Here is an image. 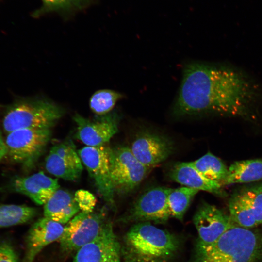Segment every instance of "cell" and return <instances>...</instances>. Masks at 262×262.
<instances>
[{
    "label": "cell",
    "instance_id": "d4e9b609",
    "mask_svg": "<svg viewBox=\"0 0 262 262\" xmlns=\"http://www.w3.org/2000/svg\"><path fill=\"white\" fill-rule=\"evenodd\" d=\"M74 196L81 212L91 213L94 211L97 200L91 192L80 189L75 193Z\"/></svg>",
    "mask_w": 262,
    "mask_h": 262
},
{
    "label": "cell",
    "instance_id": "e0dca14e",
    "mask_svg": "<svg viewBox=\"0 0 262 262\" xmlns=\"http://www.w3.org/2000/svg\"><path fill=\"white\" fill-rule=\"evenodd\" d=\"M57 179L48 177L43 172L25 177H16L11 182L14 192L28 196L38 205H44L59 189Z\"/></svg>",
    "mask_w": 262,
    "mask_h": 262
},
{
    "label": "cell",
    "instance_id": "5b68a950",
    "mask_svg": "<svg viewBox=\"0 0 262 262\" xmlns=\"http://www.w3.org/2000/svg\"><path fill=\"white\" fill-rule=\"evenodd\" d=\"M111 178L115 193L132 192L149 173L151 167L139 161L127 147H109Z\"/></svg>",
    "mask_w": 262,
    "mask_h": 262
},
{
    "label": "cell",
    "instance_id": "9c48e42d",
    "mask_svg": "<svg viewBox=\"0 0 262 262\" xmlns=\"http://www.w3.org/2000/svg\"><path fill=\"white\" fill-rule=\"evenodd\" d=\"M109 150V147L104 145L86 146L78 153L98 191L107 204L115 210V193L111 178Z\"/></svg>",
    "mask_w": 262,
    "mask_h": 262
},
{
    "label": "cell",
    "instance_id": "ffe728a7",
    "mask_svg": "<svg viewBox=\"0 0 262 262\" xmlns=\"http://www.w3.org/2000/svg\"><path fill=\"white\" fill-rule=\"evenodd\" d=\"M262 180V158L236 161L228 168L222 185L248 183Z\"/></svg>",
    "mask_w": 262,
    "mask_h": 262
},
{
    "label": "cell",
    "instance_id": "d6986e66",
    "mask_svg": "<svg viewBox=\"0 0 262 262\" xmlns=\"http://www.w3.org/2000/svg\"><path fill=\"white\" fill-rule=\"evenodd\" d=\"M74 195L58 189L44 204V217L62 224L67 223L79 211Z\"/></svg>",
    "mask_w": 262,
    "mask_h": 262
},
{
    "label": "cell",
    "instance_id": "8992f818",
    "mask_svg": "<svg viewBox=\"0 0 262 262\" xmlns=\"http://www.w3.org/2000/svg\"><path fill=\"white\" fill-rule=\"evenodd\" d=\"M109 220L104 209L78 213L64 227L58 241L61 250L66 253L77 251L96 238Z\"/></svg>",
    "mask_w": 262,
    "mask_h": 262
},
{
    "label": "cell",
    "instance_id": "9a60e30c",
    "mask_svg": "<svg viewBox=\"0 0 262 262\" xmlns=\"http://www.w3.org/2000/svg\"><path fill=\"white\" fill-rule=\"evenodd\" d=\"M130 148L139 161L151 167L166 160L172 154L174 145L167 137L145 131L138 135Z\"/></svg>",
    "mask_w": 262,
    "mask_h": 262
},
{
    "label": "cell",
    "instance_id": "ac0fdd59",
    "mask_svg": "<svg viewBox=\"0 0 262 262\" xmlns=\"http://www.w3.org/2000/svg\"><path fill=\"white\" fill-rule=\"evenodd\" d=\"M171 179L186 187L222 194L221 184L208 179L201 174L191 162H179L174 164L169 173Z\"/></svg>",
    "mask_w": 262,
    "mask_h": 262
},
{
    "label": "cell",
    "instance_id": "4fadbf2b",
    "mask_svg": "<svg viewBox=\"0 0 262 262\" xmlns=\"http://www.w3.org/2000/svg\"><path fill=\"white\" fill-rule=\"evenodd\" d=\"M118 114L113 112L90 120L76 114L73 119L77 124L76 137L87 146L105 145L118 130Z\"/></svg>",
    "mask_w": 262,
    "mask_h": 262
},
{
    "label": "cell",
    "instance_id": "7a4b0ae2",
    "mask_svg": "<svg viewBox=\"0 0 262 262\" xmlns=\"http://www.w3.org/2000/svg\"><path fill=\"white\" fill-rule=\"evenodd\" d=\"M179 247L172 233L149 222H138L124 236L121 258L124 262H169Z\"/></svg>",
    "mask_w": 262,
    "mask_h": 262
},
{
    "label": "cell",
    "instance_id": "83f0119b",
    "mask_svg": "<svg viewBox=\"0 0 262 262\" xmlns=\"http://www.w3.org/2000/svg\"><path fill=\"white\" fill-rule=\"evenodd\" d=\"M7 154V150L5 141L0 132V162Z\"/></svg>",
    "mask_w": 262,
    "mask_h": 262
},
{
    "label": "cell",
    "instance_id": "30bf717a",
    "mask_svg": "<svg viewBox=\"0 0 262 262\" xmlns=\"http://www.w3.org/2000/svg\"><path fill=\"white\" fill-rule=\"evenodd\" d=\"M229 217L236 225L246 229L262 224V184L234 193L229 201Z\"/></svg>",
    "mask_w": 262,
    "mask_h": 262
},
{
    "label": "cell",
    "instance_id": "8fae6325",
    "mask_svg": "<svg viewBox=\"0 0 262 262\" xmlns=\"http://www.w3.org/2000/svg\"><path fill=\"white\" fill-rule=\"evenodd\" d=\"M193 221L198 233L197 253L213 243L235 224L221 210L205 202L197 209Z\"/></svg>",
    "mask_w": 262,
    "mask_h": 262
},
{
    "label": "cell",
    "instance_id": "ba28073f",
    "mask_svg": "<svg viewBox=\"0 0 262 262\" xmlns=\"http://www.w3.org/2000/svg\"><path fill=\"white\" fill-rule=\"evenodd\" d=\"M172 190L165 187L149 189L135 201L131 209L118 221L123 223H165L171 216L167 197Z\"/></svg>",
    "mask_w": 262,
    "mask_h": 262
},
{
    "label": "cell",
    "instance_id": "3957f363",
    "mask_svg": "<svg viewBox=\"0 0 262 262\" xmlns=\"http://www.w3.org/2000/svg\"><path fill=\"white\" fill-rule=\"evenodd\" d=\"M197 256L198 262H261L262 235L235 224Z\"/></svg>",
    "mask_w": 262,
    "mask_h": 262
},
{
    "label": "cell",
    "instance_id": "603a6c76",
    "mask_svg": "<svg viewBox=\"0 0 262 262\" xmlns=\"http://www.w3.org/2000/svg\"><path fill=\"white\" fill-rule=\"evenodd\" d=\"M198 191L186 186L172 189L167 197L171 216L182 221L192 200Z\"/></svg>",
    "mask_w": 262,
    "mask_h": 262
},
{
    "label": "cell",
    "instance_id": "6da1fadb",
    "mask_svg": "<svg viewBox=\"0 0 262 262\" xmlns=\"http://www.w3.org/2000/svg\"><path fill=\"white\" fill-rule=\"evenodd\" d=\"M254 96L251 84L241 74L222 67L186 65L173 113L177 116L208 114L245 115Z\"/></svg>",
    "mask_w": 262,
    "mask_h": 262
},
{
    "label": "cell",
    "instance_id": "484cf974",
    "mask_svg": "<svg viewBox=\"0 0 262 262\" xmlns=\"http://www.w3.org/2000/svg\"><path fill=\"white\" fill-rule=\"evenodd\" d=\"M89 0H42L47 10H60L80 6Z\"/></svg>",
    "mask_w": 262,
    "mask_h": 262
},
{
    "label": "cell",
    "instance_id": "7402d4cb",
    "mask_svg": "<svg viewBox=\"0 0 262 262\" xmlns=\"http://www.w3.org/2000/svg\"><path fill=\"white\" fill-rule=\"evenodd\" d=\"M191 163L204 177L221 184L228 173V168L223 162L210 152Z\"/></svg>",
    "mask_w": 262,
    "mask_h": 262
},
{
    "label": "cell",
    "instance_id": "2e32d148",
    "mask_svg": "<svg viewBox=\"0 0 262 262\" xmlns=\"http://www.w3.org/2000/svg\"><path fill=\"white\" fill-rule=\"evenodd\" d=\"M64 227L63 224L44 216L37 220L27 234L26 252L22 262H33L45 247L59 241L64 232Z\"/></svg>",
    "mask_w": 262,
    "mask_h": 262
},
{
    "label": "cell",
    "instance_id": "7c38bea8",
    "mask_svg": "<svg viewBox=\"0 0 262 262\" xmlns=\"http://www.w3.org/2000/svg\"><path fill=\"white\" fill-rule=\"evenodd\" d=\"M121 243L110 220L98 237L79 249L73 262H121Z\"/></svg>",
    "mask_w": 262,
    "mask_h": 262
},
{
    "label": "cell",
    "instance_id": "52a82bcc",
    "mask_svg": "<svg viewBox=\"0 0 262 262\" xmlns=\"http://www.w3.org/2000/svg\"><path fill=\"white\" fill-rule=\"evenodd\" d=\"M51 135L50 129H23L7 133V154L15 162L33 166L43 153Z\"/></svg>",
    "mask_w": 262,
    "mask_h": 262
},
{
    "label": "cell",
    "instance_id": "5bb4252c",
    "mask_svg": "<svg viewBox=\"0 0 262 262\" xmlns=\"http://www.w3.org/2000/svg\"><path fill=\"white\" fill-rule=\"evenodd\" d=\"M45 168L50 174L67 180H75L82 174V162L71 140L54 146L45 159Z\"/></svg>",
    "mask_w": 262,
    "mask_h": 262
},
{
    "label": "cell",
    "instance_id": "cb8c5ba5",
    "mask_svg": "<svg viewBox=\"0 0 262 262\" xmlns=\"http://www.w3.org/2000/svg\"><path fill=\"white\" fill-rule=\"evenodd\" d=\"M122 97V95L119 92L111 90L97 91L90 98V108L96 115H102L107 114L110 113Z\"/></svg>",
    "mask_w": 262,
    "mask_h": 262
},
{
    "label": "cell",
    "instance_id": "44dd1931",
    "mask_svg": "<svg viewBox=\"0 0 262 262\" xmlns=\"http://www.w3.org/2000/svg\"><path fill=\"white\" fill-rule=\"evenodd\" d=\"M35 208L24 205H0V228L28 222L37 214Z\"/></svg>",
    "mask_w": 262,
    "mask_h": 262
},
{
    "label": "cell",
    "instance_id": "277c9868",
    "mask_svg": "<svg viewBox=\"0 0 262 262\" xmlns=\"http://www.w3.org/2000/svg\"><path fill=\"white\" fill-rule=\"evenodd\" d=\"M63 114L60 107L45 99L21 100L7 110L3 128L7 134L23 129H50Z\"/></svg>",
    "mask_w": 262,
    "mask_h": 262
},
{
    "label": "cell",
    "instance_id": "4316f807",
    "mask_svg": "<svg viewBox=\"0 0 262 262\" xmlns=\"http://www.w3.org/2000/svg\"><path fill=\"white\" fill-rule=\"evenodd\" d=\"M0 262H18L17 254L8 240L0 241Z\"/></svg>",
    "mask_w": 262,
    "mask_h": 262
}]
</instances>
